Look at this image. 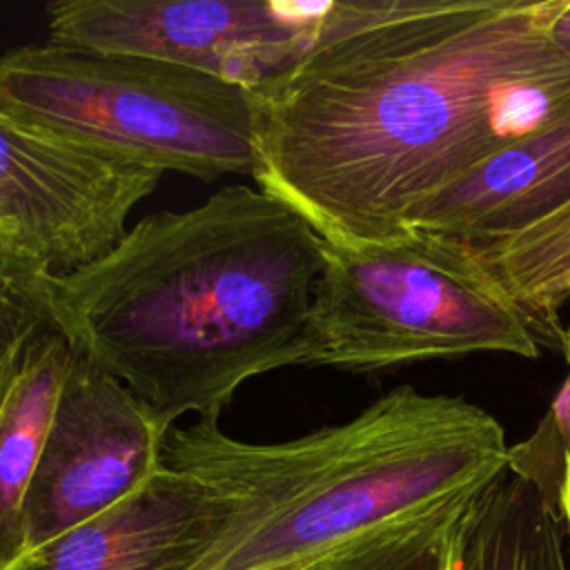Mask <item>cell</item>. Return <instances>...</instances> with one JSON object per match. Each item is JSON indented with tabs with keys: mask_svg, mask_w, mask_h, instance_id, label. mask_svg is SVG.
I'll list each match as a JSON object with an SVG mask.
<instances>
[{
	"mask_svg": "<svg viewBox=\"0 0 570 570\" xmlns=\"http://www.w3.org/2000/svg\"><path fill=\"white\" fill-rule=\"evenodd\" d=\"M474 501L365 534L321 559L316 570H450L461 521Z\"/></svg>",
	"mask_w": 570,
	"mask_h": 570,
	"instance_id": "14",
	"label": "cell"
},
{
	"mask_svg": "<svg viewBox=\"0 0 570 570\" xmlns=\"http://www.w3.org/2000/svg\"><path fill=\"white\" fill-rule=\"evenodd\" d=\"M552 42H554L566 56H570V0L566 2V7L561 9V13L557 16V20L552 22Z\"/></svg>",
	"mask_w": 570,
	"mask_h": 570,
	"instance_id": "17",
	"label": "cell"
},
{
	"mask_svg": "<svg viewBox=\"0 0 570 570\" xmlns=\"http://www.w3.org/2000/svg\"><path fill=\"white\" fill-rule=\"evenodd\" d=\"M563 354H566V361H568V365H570V325L566 327ZM552 503H554L557 514H559V519H561L563 534H566V539L570 541V454H566V456H563L561 476H559V483H557V488H554Z\"/></svg>",
	"mask_w": 570,
	"mask_h": 570,
	"instance_id": "16",
	"label": "cell"
},
{
	"mask_svg": "<svg viewBox=\"0 0 570 570\" xmlns=\"http://www.w3.org/2000/svg\"><path fill=\"white\" fill-rule=\"evenodd\" d=\"M330 2L58 0L49 40L154 58L256 89L309 45Z\"/></svg>",
	"mask_w": 570,
	"mask_h": 570,
	"instance_id": "7",
	"label": "cell"
},
{
	"mask_svg": "<svg viewBox=\"0 0 570 570\" xmlns=\"http://www.w3.org/2000/svg\"><path fill=\"white\" fill-rule=\"evenodd\" d=\"M232 514L234 503L212 483L163 463L122 501L7 570H194Z\"/></svg>",
	"mask_w": 570,
	"mask_h": 570,
	"instance_id": "9",
	"label": "cell"
},
{
	"mask_svg": "<svg viewBox=\"0 0 570 570\" xmlns=\"http://www.w3.org/2000/svg\"><path fill=\"white\" fill-rule=\"evenodd\" d=\"M452 245L512 298L539 343L563 352L559 314L570 303V203L517 234Z\"/></svg>",
	"mask_w": 570,
	"mask_h": 570,
	"instance_id": "13",
	"label": "cell"
},
{
	"mask_svg": "<svg viewBox=\"0 0 570 570\" xmlns=\"http://www.w3.org/2000/svg\"><path fill=\"white\" fill-rule=\"evenodd\" d=\"M49 274L0 243V412L38 338L56 325Z\"/></svg>",
	"mask_w": 570,
	"mask_h": 570,
	"instance_id": "15",
	"label": "cell"
},
{
	"mask_svg": "<svg viewBox=\"0 0 570 570\" xmlns=\"http://www.w3.org/2000/svg\"><path fill=\"white\" fill-rule=\"evenodd\" d=\"M503 425L481 405L399 385L352 419L296 439L247 443L218 421L171 428L163 463L232 503L194 570H303L338 548L474 501L508 470Z\"/></svg>",
	"mask_w": 570,
	"mask_h": 570,
	"instance_id": "3",
	"label": "cell"
},
{
	"mask_svg": "<svg viewBox=\"0 0 570 570\" xmlns=\"http://www.w3.org/2000/svg\"><path fill=\"white\" fill-rule=\"evenodd\" d=\"M450 570H570L563 525L546 490L508 465L465 512Z\"/></svg>",
	"mask_w": 570,
	"mask_h": 570,
	"instance_id": "11",
	"label": "cell"
},
{
	"mask_svg": "<svg viewBox=\"0 0 570 570\" xmlns=\"http://www.w3.org/2000/svg\"><path fill=\"white\" fill-rule=\"evenodd\" d=\"M325 240L247 185L138 220L100 261L49 276L53 321L167 428L218 421L265 372L305 365Z\"/></svg>",
	"mask_w": 570,
	"mask_h": 570,
	"instance_id": "2",
	"label": "cell"
},
{
	"mask_svg": "<svg viewBox=\"0 0 570 570\" xmlns=\"http://www.w3.org/2000/svg\"><path fill=\"white\" fill-rule=\"evenodd\" d=\"M528 318L452 243L412 234L392 245L325 243L305 367L381 372L470 354L539 356Z\"/></svg>",
	"mask_w": 570,
	"mask_h": 570,
	"instance_id": "5",
	"label": "cell"
},
{
	"mask_svg": "<svg viewBox=\"0 0 570 570\" xmlns=\"http://www.w3.org/2000/svg\"><path fill=\"white\" fill-rule=\"evenodd\" d=\"M69 338L58 325L33 345L29 361L0 412V570L27 550L24 497L58 399L69 358Z\"/></svg>",
	"mask_w": 570,
	"mask_h": 570,
	"instance_id": "12",
	"label": "cell"
},
{
	"mask_svg": "<svg viewBox=\"0 0 570 570\" xmlns=\"http://www.w3.org/2000/svg\"><path fill=\"white\" fill-rule=\"evenodd\" d=\"M566 2H330L298 60L252 89V178L334 247L410 238L421 200L570 109Z\"/></svg>",
	"mask_w": 570,
	"mask_h": 570,
	"instance_id": "1",
	"label": "cell"
},
{
	"mask_svg": "<svg viewBox=\"0 0 570 570\" xmlns=\"http://www.w3.org/2000/svg\"><path fill=\"white\" fill-rule=\"evenodd\" d=\"M160 176L0 109V243L49 276L105 258Z\"/></svg>",
	"mask_w": 570,
	"mask_h": 570,
	"instance_id": "6",
	"label": "cell"
},
{
	"mask_svg": "<svg viewBox=\"0 0 570 570\" xmlns=\"http://www.w3.org/2000/svg\"><path fill=\"white\" fill-rule=\"evenodd\" d=\"M0 109L165 171L252 174L256 96L212 73L60 42L0 56Z\"/></svg>",
	"mask_w": 570,
	"mask_h": 570,
	"instance_id": "4",
	"label": "cell"
},
{
	"mask_svg": "<svg viewBox=\"0 0 570 570\" xmlns=\"http://www.w3.org/2000/svg\"><path fill=\"white\" fill-rule=\"evenodd\" d=\"M303 570H316V566H309V568H303Z\"/></svg>",
	"mask_w": 570,
	"mask_h": 570,
	"instance_id": "18",
	"label": "cell"
},
{
	"mask_svg": "<svg viewBox=\"0 0 570 570\" xmlns=\"http://www.w3.org/2000/svg\"><path fill=\"white\" fill-rule=\"evenodd\" d=\"M570 203V109L421 200L410 234L474 243L517 234Z\"/></svg>",
	"mask_w": 570,
	"mask_h": 570,
	"instance_id": "10",
	"label": "cell"
},
{
	"mask_svg": "<svg viewBox=\"0 0 570 570\" xmlns=\"http://www.w3.org/2000/svg\"><path fill=\"white\" fill-rule=\"evenodd\" d=\"M69 345L65 376L24 497V552L140 488L163 465V445L171 430L85 350Z\"/></svg>",
	"mask_w": 570,
	"mask_h": 570,
	"instance_id": "8",
	"label": "cell"
}]
</instances>
